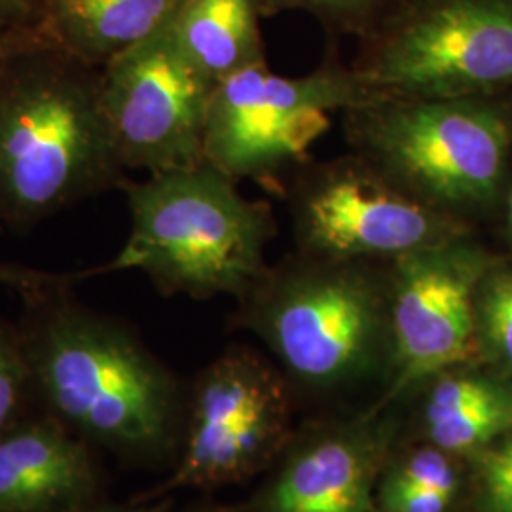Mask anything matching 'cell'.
Segmentation results:
<instances>
[{"mask_svg":"<svg viewBox=\"0 0 512 512\" xmlns=\"http://www.w3.org/2000/svg\"><path fill=\"white\" fill-rule=\"evenodd\" d=\"M294 429V389L283 372L253 349H228L203 368L186 395L171 475L139 499L213 492L264 475Z\"/></svg>","mask_w":512,"mask_h":512,"instance_id":"obj_6","label":"cell"},{"mask_svg":"<svg viewBox=\"0 0 512 512\" xmlns=\"http://www.w3.org/2000/svg\"><path fill=\"white\" fill-rule=\"evenodd\" d=\"M101 69L38 31L0 63V230H27L128 183Z\"/></svg>","mask_w":512,"mask_h":512,"instance_id":"obj_2","label":"cell"},{"mask_svg":"<svg viewBox=\"0 0 512 512\" xmlns=\"http://www.w3.org/2000/svg\"><path fill=\"white\" fill-rule=\"evenodd\" d=\"M294 222L304 255L332 262H393L463 238L452 213L361 154L323 165L300 186Z\"/></svg>","mask_w":512,"mask_h":512,"instance_id":"obj_9","label":"cell"},{"mask_svg":"<svg viewBox=\"0 0 512 512\" xmlns=\"http://www.w3.org/2000/svg\"><path fill=\"white\" fill-rule=\"evenodd\" d=\"M42 0H0V33H25L40 27Z\"/></svg>","mask_w":512,"mask_h":512,"instance_id":"obj_22","label":"cell"},{"mask_svg":"<svg viewBox=\"0 0 512 512\" xmlns=\"http://www.w3.org/2000/svg\"><path fill=\"white\" fill-rule=\"evenodd\" d=\"M33 397L31 368L19 327L0 319V433L29 416L27 403Z\"/></svg>","mask_w":512,"mask_h":512,"instance_id":"obj_18","label":"cell"},{"mask_svg":"<svg viewBox=\"0 0 512 512\" xmlns=\"http://www.w3.org/2000/svg\"><path fill=\"white\" fill-rule=\"evenodd\" d=\"M509 226H511V232H512V184H511V192H509Z\"/></svg>","mask_w":512,"mask_h":512,"instance_id":"obj_26","label":"cell"},{"mask_svg":"<svg viewBox=\"0 0 512 512\" xmlns=\"http://www.w3.org/2000/svg\"><path fill=\"white\" fill-rule=\"evenodd\" d=\"M86 440L48 412L0 433V512H65L101 497V469Z\"/></svg>","mask_w":512,"mask_h":512,"instance_id":"obj_13","label":"cell"},{"mask_svg":"<svg viewBox=\"0 0 512 512\" xmlns=\"http://www.w3.org/2000/svg\"><path fill=\"white\" fill-rule=\"evenodd\" d=\"M71 291L25 300L19 332L44 412L129 463L177 458L186 395L175 374L122 319L84 306Z\"/></svg>","mask_w":512,"mask_h":512,"instance_id":"obj_1","label":"cell"},{"mask_svg":"<svg viewBox=\"0 0 512 512\" xmlns=\"http://www.w3.org/2000/svg\"><path fill=\"white\" fill-rule=\"evenodd\" d=\"M378 99L355 69L323 67L306 76L270 73L266 61L215 86L203 139V158L232 181H272L302 162L325 135L332 114Z\"/></svg>","mask_w":512,"mask_h":512,"instance_id":"obj_8","label":"cell"},{"mask_svg":"<svg viewBox=\"0 0 512 512\" xmlns=\"http://www.w3.org/2000/svg\"><path fill=\"white\" fill-rule=\"evenodd\" d=\"M213 90L165 27L112 57L101 67V101L124 167L158 175L203 164Z\"/></svg>","mask_w":512,"mask_h":512,"instance_id":"obj_11","label":"cell"},{"mask_svg":"<svg viewBox=\"0 0 512 512\" xmlns=\"http://www.w3.org/2000/svg\"><path fill=\"white\" fill-rule=\"evenodd\" d=\"M467 461L478 512H512V433Z\"/></svg>","mask_w":512,"mask_h":512,"instance_id":"obj_19","label":"cell"},{"mask_svg":"<svg viewBox=\"0 0 512 512\" xmlns=\"http://www.w3.org/2000/svg\"><path fill=\"white\" fill-rule=\"evenodd\" d=\"M171 497L164 499H131L128 503H110V501H95L86 507L65 512H171Z\"/></svg>","mask_w":512,"mask_h":512,"instance_id":"obj_23","label":"cell"},{"mask_svg":"<svg viewBox=\"0 0 512 512\" xmlns=\"http://www.w3.org/2000/svg\"><path fill=\"white\" fill-rule=\"evenodd\" d=\"M476 353L512 380V270L492 266L476 291Z\"/></svg>","mask_w":512,"mask_h":512,"instance_id":"obj_17","label":"cell"},{"mask_svg":"<svg viewBox=\"0 0 512 512\" xmlns=\"http://www.w3.org/2000/svg\"><path fill=\"white\" fill-rule=\"evenodd\" d=\"M179 0H42L40 29L93 67L162 31Z\"/></svg>","mask_w":512,"mask_h":512,"instance_id":"obj_15","label":"cell"},{"mask_svg":"<svg viewBox=\"0 0 512 512\" xmlns=\"http://www.w3.org/2000/svg\"><path fill=\"white\" fill-rule=\"evenodd\" d=\"M361 156L421 200L456 213L494 202L511 129L473 97H378L346 112Z\"/></svg>","mask_w":512,"mask_h":512,"instance_id":"obj_5","label":"cell"},{"mask_svg":"<svg viewBox=\"0 0 512 512\" xmlns=\"http://www.w3.org/2000/svg\"><path fill=\"white\" fill-rule=\"evenodd\" d=\"M378 97L448 99L512 84V0H403L355 69Z\"/></svg>","mask_w":512,"mask_h":512,"instance_id":"obj_7","label":"cell"},{"mask_svg":"<svg viewBox=\"0 0 512 512\" xmlns=\"http://www.w3.org/2000/svg\"><path fill=\"white\" fill-rule=\"evenodd\" d=\"M38 31H40V27L33 31H25V33H0V63L6 57L14 54L25 42H29L31 38L35 37Z\"/></svg>","mask_w":512,"mask_h":512,"instance_id":"obj_24","label":"cell"},{"mask_svg":"<svg viewBox=\"0 0 512 512\" xmlns=\"http://www.w3.org/2000/svg\"><path fill=\"white\" fill-rule=\"evenodd\" d=\"M395 406L370 404L296 425L245 503L251 512H376V486L399 439Z\"/></svg>","mask_w":512,"mask_h":512,"instance_id":"obj_12","label":"cell"},{"mask_svg":"<svg viewBox=\"0 0 512 512\" xmlns=\"http://www.w3.org/2000/svg\"><path fill=\"white\" fill-rule=\"evenodd\" d=\"M397 408H404L399 439L469 459L511 435L512 380L454 366L421 382Z\"/></svg>","mask_w":512,"mask_h":512,"instance_id":"obj_14","label":"cell"},{"mask_svg":"<svg viewBox=\"0 0 512 512\" xmlns=\"http://www.w3.org/2000/svg\"><path fill=\"white\" fill-rule=\"evenodd\" d=\"M238 323L262 340L293 389L334 395L385 382L387 272L372 262L306 256L268 268L239 300Z\"/></svg>","mask_w":512,"mask_h":512,"instance_id":"obj_4","label":"cell"},{"mask_svg":"<svg viewBox=\"0 0 512 512\" xmlns=\"http://www.w3.org/2000/svg\"><path fill=\"white\" fill-rule=\"evenodd\" d=\"M131 228L107 272L137 270L165 294L241 300L268 272L275 236L270 207L239 194L236 181L203 162L126 183Z\"/></svg>","mask_w":512,"mask_h":512,"instance_id":"obj_3","label":"cell"},{"mask_svg":"<svg viewBox=\"0 0 512 512\" xmlns=\"http://www.w3.org/2000/svg\"><path fill=\"white\" fill-rule=\"evenodd\" d=\"M258 12V0H179L165 31L179 52L217 86L264 61Z\"/></svg>","mask_w":512,"mask_h":512,"instance_id":"obj_16","label":"cell"},{"mask_svg":"<svg viewBox=\"0 0 512 512\" xmlns=\"http://www.w3.org/2000/svg\"><path fill=\"white\" fill-rule=\"evenodd\" d=\"M387 264L389 363L376 404L397 406L433 374L478 357L476 291L492 264L461 238Z\"/></svg>","mask_w":512,"mask_h":512,"instance_id":"obj_10","label":"cell"},{"mask_svg":"<svg viewBox=\"0 0 512 512\" xmlns=\"http://www.w3.org/2000/svg\"><path fill=\"white\" fill-rule=\"evenodd\" d=\"M97 274H105L103 266L86 270V272H76V274H57V272H44L25 264H16V262H0V285L16 289L25 300L54 289L74 287V283Z\"/></svg>","mask_w":512,"mask_h":512,"instance_id":"obj_21","label":"cell"},{"mask_svg":"<svg viewBox=\"0 0 512 512\" xmlns=\"http://www.w3.org/2000/svg\"><path fill=\"white\" fill-rule=\"evenodd\" d=\"M188 512H251L247 509L245 503L241 505H226V503H207V505H198L192 511Z\"/></svg>","mask_w":512,"mask_h":512,"instance_id":"obj_25","label":"cell"},{"mask_svg":"<svg viewBox=\"0 0 512 512\" xmlns=\"http://www.w3.org/2000/svg\"><path fill=\"white\" fill-rule=\"evenodd\" d=\"M397 0H258L260 10H304L342 27L365 25Z\"/></svg>","mask_w":512,"mask_h":512,"instance_id":"obj_20","label":"cell"}]
</instances>
